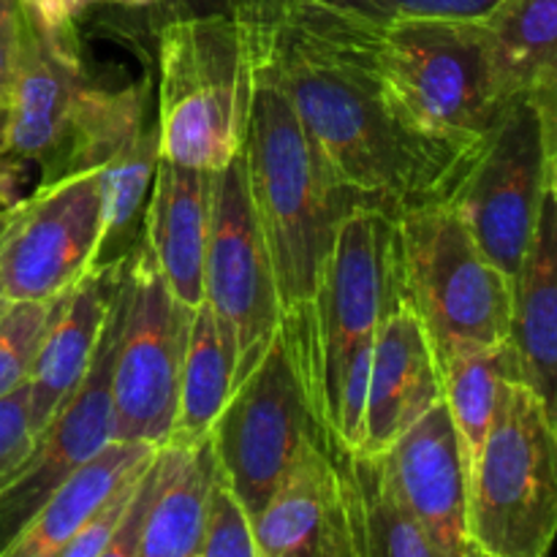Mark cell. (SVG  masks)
<instances>
[{"label":"cell","mask_w":557,"mask_h":557,"mask_svg":"<svg viewBox=\"0 0 557 557\" xmlns=\"http://www.w3.org/2000/svg\"><path fill=\"white\" fill-rule=\"evenodd\" d=\"M128 259L131 250L117 259L98 261L74 288L58 299L27 375L30 424L36 438L90 368L109 310L123 292Z\"/></svg>","instance_id":"obj_18"},{"label":"cell","mask_w":557,"mask_h":557,"mask_svg":"<svg viewBox=\"0 0 557 557\" xmlns=\"http://www.w3.org/2000/svg\"><path fill=\"white\" fill-rule=\"evenodd\" d=\"M250 531L256 557H368L354 484L321 438L305 444Z\"/></svg>","instance_id":"obj_15"},{"label":"cell","mask_w":557,"mask_h":557,"mask_svg":"<svg viewBox=\"0 0 557 557\" xmlns=\"http://www.w3.org/2000/svg\"><path fill=\"white\" fill-rule=\"evenodd\" d=\"M156 446L109 441L90 462L60 484L0 557H58L109 495L156 457Z\"/></svg>","instance_id":"obj_21"},{"label":"cell","mask_w":557,"mask_h":557,"mask_svg":"<svg viewBox=\"0 0 557 557\" xmlns=\"http://www.w3.org/2000/svg\"><path fill=\"white\" fill-rule=\"evenodd\" d=\"M351 20L386 25L397 20H484L500 0H310Z\"/></svg>","instance_id":"obj_29"},{"label":"cell","mask_w":557,"mask_h":557,"mask_svg":"<svg viewBox=\"0 0 557 557\" xmlns=\"http://www.w3.org/2000/svg\"><path fill=\"white\" fill-rule=\"evenodd\" d=\"M441 397L449 408L457 441L462 449V462L468 468L476 460L490 422H493L498 389L504 381H520V364L509 343L493 348L457 354L438 364Z\"/></svg>","instance_id":"obj_25"},{"label":"cell","mask_w":557,"mask_h":557,"mask_svg":"<svg viewBox=\"0 0 557 557\" xmlns=\"http://www.w3.org/2000/svg\"><path fill=\"white\" fill-rule=\"evenodd\" d=\"M400 294L422 324L435 362L509 343L511 277L482 248L449 201L397 215Z\"/></svg>","instance_id":"obj_8"},{"label":"cell","mask_w":557,"mask_h":557,"mask_svg":"<svg viewBox=\"0 0 557 557\" xmlns=\"http://www.w3.org/2000/svg\"><path fill=\"white\" fill-rule=\"evenodd\" d=\"M315 9L335 20L397 107L428 134L460 145H484L517 98L506 90L482 20L373 25L321 5Z\"/></svg>","instance_id":"obj_5"},{"label":"cell","mask_w":557,"mask_h":557,"mask_svg":"<svg viewBox=\"0 0 557 557\" xmlns=\"http://www.w3.org/2000/svg\"><path fill=\"white\" fill-rule=\"evenodd\" d=\"M145 109L147 85L141 82L107 87L92 79L82 58L79 30L47 33L25 16L5 150L41 169L38 185L114 161L145 131Z\"/></svg>","instance_id":"obj_4"},{"label":"cell","mask_w":557,"mask_h":557,"mask_svg":"<svg viewBox=\"0 0 557 557\" xmlns=\"http://www.w3.org/2000/svg\"><path fill=\"white\" fill-rule=\"evenodd\" d=\"M212 174L158 161L141 218V243L180 305L205 302V250L210 232Z\"/></svg>","instance_id":"obj_19"},{"label":"cell","mask_w":557,"mask_h":557,"mask_svg":"<svg viewBox=\"0 0 557 557\" xmlns=\"http://www.w3.org/2000/svg\"><path fill=\"white\" fill-rule=\"evenodd\" d=\"M248 58L253 69V98L243 141L245 177L275 277L281 335L305 386L313 354V310L321 275L343 218L354 205L364 201L354 199L332 177L264 60L250 49Z\"/></svg>","instance_id":"obj_2"},{"label":"cell","mask_w":557,"mask_h":557,"mask_svg":"<svg viewBox=\"0 0 557 557\" xmlns=\"http://www.w3.org/2000/svg\"><path fill=\"white\" fill-rule=\"evenodd\" d=\"M379 457L397 495L441 557L471 553L466 525L468 473L444 397Z\"/></svg>","instance_id":"obj_16"},{"label":"cell","mask_w":557,"mask_h":557,"mask_svg":"<svg viewBox=\"0 0 557 557\" xmlns=\"http://www.w3.org/2000/svg\"><path fill=\"white\" fill-rule=\"evenodd\" d=\"M234 392V354L223 341L215 315L201 302L190 315L188 346L177 384V413L169 444L205 441Z\"/></svg>","instance_id":"obj_23"},{"label":"cell","mask_w":557,"mask_h":557,"mask_svg":"<svg viewBox=\"0 0 557 557\" xmlns=\"http://www.w3.org/2000/svg\"><path fill=\"white\" fill-rule=\"evenodd\" d=\"M199 557H256L248 515L237 504L232 490L218 476V471L210 490V506H207V525Z\"/></svg>","instance_id":"obj_30"},{"label":"cell","mask_w":557,"mask_h":557,"mask_svg":"<svg viewBox=\"0 0 557 557\" xmlns=\"http://www.w3.org/2000/svg\"><path fill=\"white\" fill-rule=\"evenodd\" d=\"M555 101V90L517 96L449 201L506 277L520 270L544 199L557 188Z\"/></svg>","instance_id":"obj_9"},{"label":"cell","mask_w":557,"mask_h":557,"mask_svg":"<svg viewBox=\"0 0 557 557\" xmlns=\"http://www.w3.org/2000/svg\"><path fill=\"white\" fill-rule=\"evenodd\" d=\"M253 69L232 14L158 25V158L218 172L245 141Z\"/></svg>","instance_id":"obj_6"},{"label":"cell","mask_w":557,"mask_h":557,"mask_svg":"<svg viewBox=\"0 0 557 557\" xmlns=\"http://www.w3.org/2000/svg\"><path fill=\"white\" fill-rule=\"evenodd\" d=\"M509 346L520 381L555 408L557 384V188L547 194L520 270L511 277Z\"/></svg>","instance_id":"obj_20"},{"label":"cell","mask_w":557,"mask_h":557,"mask_svg":"<svg viewBox=\"0 0 557 557\" xmlns=\"http://www.w3.org/2000/svg\"><path fill=\"white\" fill-rule=\"evenodd\" d=\"M435 403H441V373L433 346L413 310L400 299L375 341L359 441L351 455H384Z\"/></svg>","instance_id":"obj_17"},{"label":"cell","mask_w":557,"mask_h":557,"mask_svg":"<svg viewBox=\"0 0 557 557\" xmlns=\"http://www.w3.org/2000/svg\"><path fill=\"white\" fill-rule=\"evenodd\" d=\"M466 557H484V555H479V553H476V549H471V553H468Z\"/></svg>","instance_id":"obj_42"},{"label":"cell","mask_w":557,"mask_h":557,"mask_svg":"<svg viewBox=\"0 0 557 557\" xmlns=\"http://www.w3.org/2000/svg\"><path fill=\"white\" fill-rule=\"evenodd\" d=\"M313 438H321V430L288 343L277 332L253 373L234 386L210 430L218 476L248 520L264 509Z\"/></svg>","instance_id":"obj_11"},{"label":"cell","mask_w":557,"mask_h":557,"mask_svg":"<svg viewBox=\"0 0 557 557\" xmlns=\"http://www.w3.org/2000/svg\"><path fill=\"white\" fill-rule=\"evenodd\" d=\"M482 22L511 96L555 90L557 0H500Z\"/></svg>","instance_id":"obj_24"},{"label":"cell","mask_w":557,"mask_h":557,"mask_svg":"<svg viewBox=\"0 0 557 557\" xmlns=\"http://www.w3.org/2000/svg\"><path fill=\"white\" fill-rule=\"evenodd\" d=\"M16 210H20V207H16ZM16 210L3 212V215H0V243H3V237H5V234H9L11 223H14V218H16Z\"/></svg>","instance_id":"obj_39"},{"label":"cell","mask_w":557,"mask_h":557,"mask_svg":"<svg viewBox=\"0 0 557 557\" xmlns=\"http://www.w3.org/2000/svg\"><path fill=\"white\" fill-rule=\"evenodd\" d=\"M114 9H128V0H114Z\"/></svg>","instance_id":"obj_41"},{"label":"cell","mask_w":557,"mask_h":557,"mask_svg":"<svg viewBox=\"0 0 557 557\" xmlns=\"http://www.w3.org/2000/svg\"><path fill=\"white\" fill-rule=\"evenodd\" d=\"M58 299L9 302V308L0 313V397L25 384L27 375H30L33 359H36L44 332L52 321Z\"/></svg>","instance_id":"obj_28"},{"label":"cell","mask_w":557,"mask_h":557,"mask_svg":"<svg viewBox=\"0 0 557 557\" xmlns=\"http://www.w3.org/2000/svg\"><path fill=\"white\" fill-rule=\"evenodd\" d=\"M158 161V134L152 125L136 136L128 150L101 169L103 245L98 261L125 256L139 239Z\"/></svg>","instance_id":"obj_27"},{"label":"cell","mask_w":557,"mask_h":557,"mask_svg":"<svg viewBox=\"0 0 557 557\" xmlns=\"http://www.w3.org/2000/svg\"><path fill=\"white\" fill-rule=\"evenodd\" d=\"M9 120H11L9 98H0V152H3L5 145H9Z\"/></svg>","instance_id":"obj_38"},{"label":"cell","mask_w":557,"mask_h":557,"mask_svg":"<svg viewBox=\"0 0 557 557\" xmlns=\"http://www.w3.org/2000/svg\"><path fill=\"white\" fill-rule=\"evenodd\" d=\"M101 169L36 185L0 243V283L11 302H47L101 259Z\"/></svg>","instance_id":"obj_13"},{"label":"cell","mask_w":557,"mask_h":557,"mask_svg":"<svg viewBox=\"0 0 557 557\" xmlns=\"http://www.w3.org/2000/svg\"><path fill=\"white\" fill-rule=\"evenodd\" d=\"M36 446V430L30 424V392L27 381L0 397V490L25 466Z\"/></svg>","instance_id":"obj_31"},{"label":"cell","mask_w":557,"mask_h":557,"mask_svg":"<svg viewBox=\"0 0 557 557\" xmlns=\"http://www.w3.org/2000/svg\"><path fill=\"white\" fill-rule=\"evenodd\" d=\"M346 466L362 517L368 557H441L435 544L397 495L381 457L335 449Z\"/></svg>","instance_id":"obj_26"},{"label":"cell","mask_w":557,"mask_h":557,"mask_svg":"<svg viewBox=\"0 0 557 557\" xmlns=\"http://www.w3.org/2000/svg\"><path fill=\"white\" fill-rule=\"evenodd\" d=\"M27 185V161H22L14 152H0V215L16 210L25 196Z\"/></svg>","instance_id":"obj_37"},{"label":"cell","mask_w":557,"mask_h":557,"mask_svg":"<svg viewBox=\"0 0 557 557\" xmlns=\"http://www.w3.org/2000/svg\"><path fill=\"white\" fill-rule=\"evenodd\" d=\"M400 294L397 215L379 205H354L337 228L313 310L310 411L326 449L354 451L362 424L370 359Z\"/></svg>","instance_id":"obj_3"},{"label":"cell","mask_w":557,"mask_h":557,"mask_svg":"<svg viewBox=\"0 0 557 557\" xmlns=\"http://www.w3.org/2000/svg\"><path fill=\"white\" fill-rule=\"evenodd\" d=\"M205 302L234 354V386L243 384L281 332L275 277L253 215L243 150L212 172Z\"/></svg>","instance_id":"obj_12"},{"label":"cell","mask_w":557,"mask_h":557,"mask_svg":"<svg viewBox=\"0 0 557 557\" xmlns=\"http://www.w3.org/2000/svg\"><path fill=\"white\" fill-rule=\"evenodd\" d=\"M228 14L343 190L395 215L451 201L484 145L419 128L332 16L305 0H232Z\"/></svg>","instance_id":"obj_1"},{"label":"cell","mask_w":557,"mask_h":557,"mask_svg":"<svg viewBox=\"0 0 557 557\" xmlns=\"http://www.w3.org/2000/svg\"><path fill=\"white\" fill-rule=\"evenodd\" d=\"M147 466H150V462H147ZM145 468H141L139 473H134L131 479H125V482L120 484L112 495H109L107 504H103L101 509H98L96 515H92L90 520L79 528V533H76V536L71 539L63 549H60L58 557H96L98 553H101L103 544L109 542V536H112L114 528H117L120 517H123L125 506H128L131 495H134V490H136V484H139Z\"/></svg>","instance_id":"obj_33"},{"label":"cell","mask_w":557,"mask_h":557,"mask_svg":"<svg viewBox=\"0 0 557 557\" xmlns=\"http://www.w3.org/2000/svg\"><path fill=\"white\" fill-rule=\"evenodd\" d=\"M9 302H11V299L5 297V292H3V283H0V313H3V310L9 308Z\"/></svg>","instance_id":"obj_40"},{"label":"cell","mask_w":557,"mask_h":557,"mask_svg":"<svg viewBox=\"0 0 557 557\" xmlns=\"http://www.w3.org/2000/svg\"><path fill=\"white\" fill-rule=\"evenodd\" d=\"M215 457L210 435L161 446V476L139 533L136 557H196L207 525Z\"/></svg>","instance_id":"obj_22"},{"label":"cell","mask_w":557,"mask_h":557,"mask_svg":"<svg viewBox=\"0 0 557 557\" xmlns=\"http://www.w3.org/2000/svg\"><path fill=\"white\" fill-rule=\"evenodd\" d=\"M468 542L484 557H549L557 531L555 408L504 381L493 422L468 468Z\"/></svg>","instance_id":"obj_7"},{"label":"cell","mask_w":557,"mask_h":557,"mask_svg":"<svg viewBox=\"0 0 557 557\" xmlns=\"http://www.w3.org/2000/svg\"><path fill=\"white\" fill-rule=\"evenodd\" d=\"M27 20L47 33H76L87 11L112 5L114 0H16Z\"/></svg>","instance_id":"obj_34"},{"label":"cell","mask_w":557,"mask_h":557,"mask_svg":"<svg viewBox=\"0 0 557 557\" xmlns=\"http://www.w3.org/2000/svg\"><path fill=\"white\" fill-rule=\"evenodd\" d=\"M158 476H161V449L156 451L150 466L145 468L134 495H131L128 506H125L123 517H120L117 528H114L109 542L103 544V549L96 557H136L139 533H141V525H145V517H147V509H150L152 495H156Z\"/></svg>","instance_id":"obj_32"},{"label":"cell","mask_w":557,"mask_h":557,"mask_svg":"<svg viewBox=\"0 0 557 557\" xmlns=\"http://www.w3.org/2000/svg\"><path fill=\"white\" fill-rule=\"evenodd\" d=\"M128 275V272H125ZM125 292V283H123ZM123 292L103 324L92 362L69 400L38 433L25 466L0 490V553L36 517L49 495L69 482L112 438V370L123 324Z\"/></svg>","instance_id":"obj_14"},{"label":"cell","mask_w":557,"mask_h":557,"mask_svg":"<svg viewBox=\"0 0 557 557\" xmlns=\"http://www.w3.org/2000/svg\"><path fill=\"white\" fill-rule=\"evenodd\" d=\"M196 557H199V555H196Z\"/></svg>","instance_id":"obj_43"},{"label":"cell","mask_w":557,"mask_h":557,"mask_svg":"<svg viewBox=\"0 0 557 557\" xmlns=\"http://www.w3.org/2000/svg\"><path fill=\"white\" fill-rule=\"evenodd\" d=\"M25 38V14L16 0H0V98L11 96Z\"/></svg>","instance_id":"obj_35"},{"label":"cell","mask_w":557,"mask_h":557,"mask_svg":"<svg viewBox=\"0 0 557 557\" xmlns=\"http://www.w3.org/2000/svg\"><path fill=\"white\" fill-rule=\"evenodd\" d=\"M190 315L194 310L180 305L169 292L139 234L131 248L112 370L114 441L156 449L169 444Z\"/></svg>","instance_id":"obj_10"},{"label":"cell","mask_w":557,"mask_h":557,"mask_svg":"<svg viewBox=\"0 0 557 557\" xmlns=\"http://www.w3.org/2000/svg\"><path fill=\"white\" fill-rule=\"evenodd\" d=\"M131 11H152L161 16L158 25L166 20H180V16H210L228 14L232 0H128Z\"/></svg>","instance_id":"obj_36"}]
</instances>
